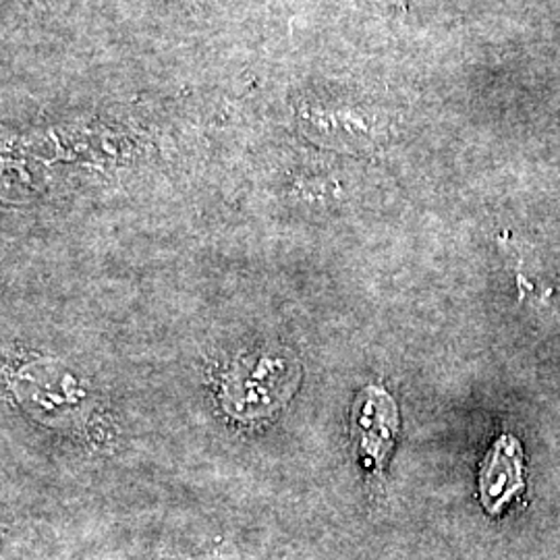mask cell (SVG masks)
Returning a JSON list of instances; mask_svg holds the SVG:
<instances>
[{
	"mask_svg": "<svg viewBox=\"0 0 560 560\" xmlns=\"http://www.w3.org/2000/svg\"><path fill=\"white\" fill-rule=\"evenodd\" d=\"M351 432L361 459L381 474L399 434L397 402L382 386L370 384L358 395L351 416Z\"/></svg>",
	"mask_w": 560,
	"mask_h": 560,
	"instance_id": "7a4b0ae2",
	"label": "cell"
},
{
	"mask_svg": "<svg viewBox=\"0 0 560 560\" xmlns=\"http://www.w3.org/2000/svg\"><path fill=\"white\" fill-rule=\"evenodd\" d=\"M305 133L324 143L374 150L390 136V117L378 108L353 104H301L298 108Z\"/></svg>",
	"mask_w": 560,
	"mask_h": 560,
	"instance_id": "6da1fadb",
	"label": "cell"
},
{
	"mask_svg": "<svg viewBox=\"0 0 560 560\" xmlns=\"http://www.w3.org/2000/svg\"><path fill=\"white\" fill-rule=\"evenodd\" d=\"M525 490L523 448L520 441L504 434L488 451L480 469V501L490 515H499L504 504Z\"/></svg>",
	"mask_w": 560,
	"mask_h": 560,
	"instance_id": "3957f363",
	"label": "cell"
},
{
	"mask_svg": "<svg viewBox=\"0 0 560 560\" xmlns=\"http://www.w3.org/2000/svg\"><path fill=\"white\" fill-rule=\"evenodd\" d=\"M372 4L386 9V11H397V13H405L407 11V2L409 0H370Z\"/></svg>",
	"mask_w": 560,
	"mask_h": 560,
	"instance_id": "277c9868",
	"label": "cell"
}]
</instances>
